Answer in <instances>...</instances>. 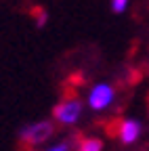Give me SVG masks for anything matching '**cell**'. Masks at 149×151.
Instances as JSON below:
<instances>
[{
	"instance_id": "obj_1",
	"label": "cell",
	"mask_w": 149,
	"mask_h": 151,
	"mask_svg": "<svg viewBox=\"0 0 149 151\" xmlns=\"http://www.w3.org/2000/svg\"><path fill=\"white\" fill-rule=\"evenodd\" d=\"M53 134V124L48 122H38V124H32L27 128H23L19 132V139L27 145H40L42 141H48Z\"/></svg>"
},
{
	"instance_id": "obj_2",
	"label": "cell",
	"mask_w": 149,
	"mask_h": 151,
	"mask_svg": "<svg viewBox=\"0 0 149 151\" xmlns=\"http://www.w3.org/2000/svg\"><path fill=\"white\" fill-rule=\"evenodd\" d=\"M80 113H82V103L78 99H67L53 109L55 120H59L61 124H76Z\"/></svg>"
},
{
	"instance_id": "obj_3",
	"label": "cell",
	"mask_w": 149,
	"mask_h": 151,
	"mask_svg": "<svg viewBox=\"0 0 149 151\" xmlns=\"http://www.w3.org/2000/svg\"><path fill=\"white\" fill-rule=\"evenodd\" d=\"M111 101H114V88L107 86V84H99L90 90V97H88V103L92 109H105Z\"/></svg>"
},
{
	"instance_id": "obj_4",
	"label": "cell",
	"mask_w": 149,
	"mask_h": 151,
	"mask_svg": "<svg viewBox=\"0 0 149 151\" xmlns=\"http://www.w3.org/2000/svg\"><path fill=\"white\" fill-rule=\"evenodd\" d=\"M116 132H118V137H120L122 143H135L141 137V124L135 122V120H124V122L118 124Z\"/></svg>"
},
{
	"instance_id": "obj_5",
	"label": "cell",
	"mask_w": 149,
	"mask_h": 151,
	"mask_svg": "<svg viewBox=\"0 0 149 151\" xmlns=\"http://www.w3.org/2000/svg\"><path fill=\"white\" fill-rule=\"evenodd\" d=\"M101 147H103V143L99 139H84L82 143H78V149H82V151H99Z\"/></svg>"
},
{
	"instance_id": "obj_6",
	"label": "cell",
	"mask_w": 149,
	"mask_h": 151,
	"mask_svg": "<svg viewBox=\"0 0 149 151\" xmlns=\"http://www.w3.org/2000/svg\"><path fill=\"white\" fill-rule=\"evenodd\" d=\"M128 4V0H111V9H114L116 13H122Z\"/></svg>"
},
{
	"instance_id": "obj_7",
	"label": "cell",
	"mask_w": 149,
	"mask_h": 151,
	"mask_svg": "<svg viewBox=\"0 0 149 151\" xmlns=\"http://www.w3.org/2000/svg\"><path fill=\"white\" fill-rule=\"evenodd\" d=\"M50 149L53 151H67V149H71V145L69 143H59V145H53Z\"/></svg>"
},
{
	"instance_id": "obj_8",
	"label": "cell",
	"mask_w": 149,
	"mask_h": 151,
	"mask_svg": "<svg viewBox=\"0 0 149 151\" xmlns=\"http://www.w3.org/2000/svg\"><path fill=\"white\" fill-rule=\"evenodd\" d=\"M46 21V13H38V25H42Z\"/></svg>"
}]
</instances>
